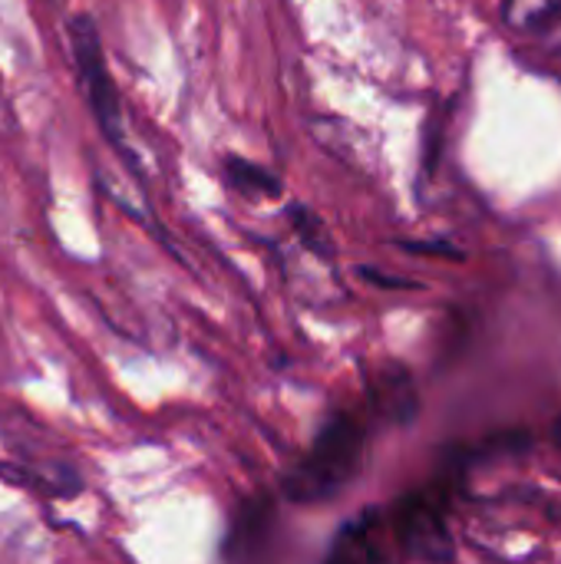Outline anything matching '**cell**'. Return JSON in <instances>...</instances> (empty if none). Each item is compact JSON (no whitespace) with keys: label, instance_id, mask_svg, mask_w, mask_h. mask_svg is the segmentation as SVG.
<instances>
[{"label":"cell","instance_id":"obj_5","mask_svg":"<svg viewBox=\"0 0 561 564\" xmlns=\"http://www.w3.org/2000/svg\"><path fill=\"white\" fill-rule=\"evenodd\" d=\"M384 532H387V525H384L380 509H367L364 516H357L354 522H347L337 532V539L331 545V558H337V562H384V558H390V552L384 549V542H387Z\"/></svg>","mask_w":561,"mask_h":564},{"label":"cell","instance_id":"obj_9","mask_svg":"<svg viewBox=\"0 0 561 564\" xmlns=\"http://www.w3.org/2000/svg\"><path fill=\"white\" fill-rule=\"evenodd\" d=\"M403 248H407V251H423V254H446V258H463L460 251H453V248H446V245H413V241H407Z\"/></svg>","mask_w":561,"mask_h":564},{"label":"cell","instance_id":"obj_8","mask_svg":"<svg viewBox=\"0 0 561 564\" xmlns=\"http://www.w3.org/2000/svg\"><path fill=\"white\" fill-rule=\"evenodd\" d=\"M559 7L561 0H506L503 17L516 30H536V26H546L559 13Z\"/></svg>","mask_w":561,"mask_h":564},{"label":"cell","instance_id":"obj_6","mask_svg":"<svg viewBox=\"0 0 561 564\" xmlns=\"http://www.w3.org/2000/svg\"><path fill=\"white\" fill-rule=\"evenodd\" d=\"M225 182L235 192H241L245 198H278L284 188L271 169H265L251 159H241V155H225Z\"/></svg>","mask_w":561,"mask_h":564},{"label":"cell","instance_id":"obj_2","mask_svg":"<svg viewBox=\"0 0 561 564\" xmlns=\"http://www.w3.org/2000/svg\"><path fill=\"white\" fill-rule=\"evenodd\" d=\"M66 46H69V59H73V69H76V79H79V89H83L93 122L99 126V132L112 145V152L129 165V172L139 175V159L126 135L122 99H119L116 79L106 63L99 26L89 13H73L66 20Z\"/></svg>","mask_w":561,"mask_h":564},{"label":"cell","instance_id":"obj_3","mask_svg":"<svg viewBox=\"0 0 561 564\" xmlns=\"http://www.w3.org/2000/svg\"><path fill=\"white\" fill-rule=\"evenodd\" d=\"M397 552L420 562H450L456 555L453 535L443 522V509L433 496H407L393 512Z\"/></svg>","mask_w":561,"mask_h":564},{"label":"cell","instance_id":"obj_4","mask_svg":"<svg viewBox=\"0 0 561 564\" xmlns=\"http://www.w3.org/2000/svg\"><path fill=\"white\" fill-rule=\"evenodd\" d=\"M0 479L13 489L33 492L40 499H60V502H69V499L83 496V489H86L83 473L69 459H46L43 466H30L23 459H7V463H0Z\"/></svg>","mask_w":561,"mask_h":564},{"label":"cell","instance_id":"obj_1","mask_svg":"<svg viewBox=\"0 0 561 564\" xmlns=\"http://www.w3.org/2000/svg\"><path fill=\"white\" fill-rule=\"evenodd\" d=\"M367 446V426L357 413H334L304 459L284 476V496L301 506L324 502L337 496L360 469Z\"/></svg>","mask_w":561,"mask_h":564},{"label":"cell","instance_id":"obj_7","mask_svg":"<svg viewBox=\"0 0 561 564\" xmlns=\"http://www.w3.org/2000/svg\"><path fill=\"white\" fill-rule=\"evenodd\" d=\"M291 225L308 251H314L321 258H334V241H331L327 228L321 225V218L308 205H291Z\"/></svg>","mask_w":561,"mask_h":564}]
</instances>
